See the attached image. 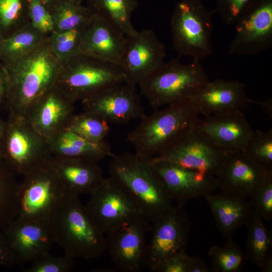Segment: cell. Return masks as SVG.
<instances>
[{"mask_svg": "<svg viewBox=\"0 0 272 272\" xmlns=\"http://www.w3.org/2000/svg\"><path fill=\"white\" fill-rule=\"evenodd\" d=\"M188 100L206 117L240 110L250 101L243 82L223 79L209 81Z\"/></svg>", "mask_w": 272, "mask_h": 272, "instance_id": "cell-22", "label": "cell"}, {"mask_svg": "<svg viewBox=\"0 0 272 272\" xmlns=\"http://www.w3.org/2000/svg\"><path fill=\"white\" fill-rule=\"evenodd\" d=\"M30 22L28 0H0V33L4 38Z\"/></svg>", "mask_w": 272, "mask_h": 272, "instance_id": "cell-34", "label": "cell"}, {"mask_svg": "<svg viewBox=\"0 0 272 272\" xmlns=\"http://www.w3.org/2000/svg\"><path fill=\"white\" fill-rule=\"evenodd\" d=\"M199 112L188 101L145 115L127 134L126 141L141 159L148 161L162 154L182 135L194 128Z\"/></svg>", "mask_w": 272, "mask_h": 272, "instance_id": "cell-2", "label": "cell"}, {"mask_svg": "<svg viewBox=\"0 0 272 272\" xmlns=\"http://www.w3.org/2000/svg\"><path fill=\"white\" fill-rule=\"evenodd\" d=\"M15 174L0 158V233L17 217L19 182Z\"/></svg>", "mask_w": 272, "mask_h": 272, "instance_id": "cell-30", "label": "cell"}, {"mask_svg": "<svg viewBox=\"0 0 272 272\" xmlns=\"http://www.w3.org/2000/svg\"><path fill=\"white\" fill-rule=\"evenodd\" d=\"M148 222L141 216L105 234L106 249L116 270L138 272L145 267Z\"/></svg>", "mask_w": 272, "mask_h": 272, "instance_id": "cell-14", "label": "cell"}, {"mask_svg": "<svg viewBox=\"0 0 272 272\" xmlns=\"http://www.w3.org/2000/svg\"><path fill=\"white\" fill-rule=\"evenodd\" d=\"M228 54L253 55L272 47V0H257L235 23Z\"/></svg>", "mask_w": 272, "mask_h": 272, "instance_id": "cell-15", "label": "cell"}, {"mask_svg": "<svg viewBox=\"0 0 272 272\" xmlns=\"http://www.w3.org/2000/svg\"><path fill=\"white\" fill-rule=\"evenodd\" d=\"M166 49L151 29L126 36L120 63L126 83L138 86L165 62Z\"/></svg>", "mask_w": 272, "mask_h": 272, "instance_id": "cell-16", "label": "cell"}, {"mask_svg": "<svg viewBox=\"0 0 272 272\" xmlns=\"http://www.w3.org/2000/svg\"><path fill=\"white\" fill-rule=\"evenodd\" d=\"M48 37L29 23L3 39L0 62H9L25 55L40 45Z\"/></svg>", "mask_w": 272, "mask_h": 272, "instance_id": "cell-29", "label": "cell"}, {"mask_svg": "<svg viewBox=\"0 0 272 272\" xmlns=\"http://www.w3.org/2000/svg\"><path fill=\"white\" fill-rule=\"evenodd\" d=\"M245 225L247 229V261L260 267L272 260V231L264 226L261 218L253 209Z\"/></svg>", "mask_w": 272, "mask_h": 272, "instance_id": "cell-27", "label": "cell"}, {"mask_svg": "<svg viewBox=\"0 0 272 272\" xmlns=\"http://www.w3.org/2000/svg\"><path fill=\"white\" fill-rule=\"evenodd\" d=\"M190 260L186 251L179 252L165 260L157 272H188Z\"/></svg>", "mask_w": 272, "mask_h": 272, "instance_id": "cell-41", "label": "cell"}, {"mask_svg": "<svg viewBox=\"0 0 272 272\" xmlns=\"http://www.w3.org/2000/svg\"><path fill=\"white\" fill-rule=\"evenodd\" d=\"M270 171L242 151H230L216 175L218 187L222 192L246 198Z\"/></svg>", "mask_w": 272, "mask_h": 272, "instance_id": "cell-19", "label": "cell"}, {"mask_svg": "<svg viewBox=\"0 0 272 272\" xmlns=\"http://www.w3.org/2000/svg\"><path fill=\"white\" fill-rule=\"evenodd\" d=\"M172 200L183 207L190 199L211 193L218 188L215 176L184 168L172 163L150 159Z\"/></svg>", "mask_w": 272, "mask_h": 272, "instance_id": "cell-18", "label": "cell"}, {"mask_svg": "<svg viewBox=\"0 0 272 272\" xmlns=\"http://www.w3.org/2000/svg\"><path fill=\"white\" fill-rule=\"evenodd\" d=\"M75 259L64 254L54 256L50 254L31 263V265L23 269L24 272H67L74 266Z\"/></svg>", "mask_w": 272, "mask_h": 272, "instance_id": "cell-38", "label": "cell"}, {"mask_svg": "<svg viewBox=\"0 0 272 272\" xmlns=\"http://www.w3.org/2000/svg\"><path fill=\"white\" fill-rule=\"evenodd\" d=\"M51 162L61 183L71 195H90L104 178L97 162L51 156Z\"/></svg>", "mask_w": 272, "mask_h": 272, "instance_id": "cell-24", "label": "cell"}, {"mask_svg": "<svg viewBox=\"0 0 272 272\" xmlns=\"http://www.w3.org/2000/svg\"><path fill=\"white\" fill-rule=\"evenodd\" d=\"M23 177L17 191V218L49 222L73 195L61 183L52 166L51 157Z\"/></svg>", "mask_w": 272, "mask_h": 272, "instance_id": "cell-6", "label": "cell"}, {"mask_svg": "<svg viewBox=\"0 0 272 272\" xmlns=\"http://www.w3.org/2000/svg\"><path fill=\"white\" fill-rule=\"evenodd\" d=\"M6 123H5L0 118V144L3 140L5 132Z\"/></svg>", "mask_w": 272, "mask_h": 272, "instance_id": "cell-47", "label": "cell"}, {"mask_svg": "<svg viewBox=\"0 0 272 272\" xmlns=\"http://www.w3.org/2000/svg\"><path fill=\"white\" fill-rule=\"evenodd\" d=\"M86 6L119 29L126 36L134 34L131 18L138 5V0H86Z\"/></svg>", "mask_w": 272, "mask_h": 272, "instance_id": "cell-28", "label": "cell"}, {"mask_svg": "<svg viewBox=\"0 0 272 272\" xmlns=\"http://www.w3.org/2000/svg\"><path fill=\"white\" fill-rule=\"evenodd\" d=\"M54 242L74 259L100 256L106 250L104 233L95 223L79 196L71 195L50 221Z\"/></svg>", "mask_w": 272, "mask_h": 272, "instance_id": "cell-4", "label": "cell"}, {"mask_svg": "<svg viewBox=\"0 0 272 272\" xmlns=\"http://www.w3.org/2000/svg\"><path fill=\"white\" fill-rule=\"evenodd\" d=\"M108 168L110 177L133 197L149 222L157 220L173 207L166 187L147 161L126 152L112 157Z\"/></svg>", "mask_w": 272, "mask_h": 272, "instance_id": "cell-3", "label": "cell"}, {"mask_svg": "<svg viewBox=\"0 0 272 272\" xmlns=\"http://www.w3.org/2000/svg\"><path fill=\"white\" fill-rule=\"evenodd\" d=\"M75 103L55 87L41 95L24 116L46 140L65 128L75 114Z\"/></svg>", "mask_w": 272, "mask_h": 272, "instance_id": "cell-21", "label": "cell"}, {"mask_svg": "<svg viewBox=\"0 0 272 272\" xmlns=\"http://www.w3.org/2000/svg\"><path fill=\"white\" fill-rule=\"evenodd\" d=\"M84 25L68 31H53L49 35V46L60 62L80 53Z\"/></svg>", "mask_w": 272, "mask_h": 272, "instance_id": "cell-35", "label": "cell"}, {"mask_svg": "<svg viewBox=\"0 0 272 272\" xmlns=\"http://www.w3.org/2000/svg\"><path fill=\"white\" fill-rule=\"evenodd\" d=\"M191 223L187 212L176 205L162 217L152 222L151 236L147 245L146 266L157 272L168 258L186 251Z\"/></svg>", "mask_w": 272, "mask_h": 272, "instance_id": "cell-11", "label": "cell"}, {"mask_svg": "<svg viewBox=\"0 0 272 272\" xmlns=\"http://www.w3.org/2000/svg\"><path fill=\"white\" fill-rule=\"evenodd\" d=\"M70 1H71L72 2L79 3V4H82L83 2L85 0H70Z\"/></svg>", "mask_w": 272, "mask_h": 272, "instance_id": "cell-48", "label": "cell"}, {"mask_svg": "<svg viewBox=\"0 0 272 272\" xmlns=\"http://www.w3.org/2000/svg\"><path fill=\"white\" fill-rule=\"evenodd\" d=\"M51 157L47 140L24 116L10 113L0 144V158L24 175Z\"/></svg>", "mask_w": 272, "mask_h": 272, "instance_id": "cell-9", "label": "cell"}, {"mask_svg": "<svg viewBox=\"0 0 272 272\" xmlns=\"http://www.w3.org/2000/svg\"><path fill=\"white\" fill-rule=\"evenodd\" d=\"M61 62L54 87L75 103L107 86L125 82L120 66L82 53Z\"/></svg>", "mask_w": 272, "mask_h": 272, "instance_id": "cell-8", "label": "cell"}, {"mask_svg": "<svg viewBox=\"0 0 272 272\" xmlns=\"http://www.w3.org/2000/svg\"><path fill=\"white\" fill-rule=\"evenodd\" d=\"M251 103L258 104L261 106V107L264 109L265 111L271 118L272 116V100L271 99H268L267 101L264 102H260L255 101L252 100L250 101Z\"/></svg>", "mask_w": 272, "mask_h": 272, "instance_id": "cell-45", "label": "cell"}, {"mask_svg": "<svg viewBox=\"0 0 272 272\" xmlns=\"http://www.w3.org/2000/svg\"><path fill=\"white\" fill-rule=\"evenodd\" d=\"M215 13L206 8L202 0L177 2L170 27L173 48L180 56H189L200 61L212 53V16Z\"/></svg>", "mask_w": 272, "mask_h": 272, "instance_id": "cell-7", "label": "cell"}, {"mask_svg": "<svg viewBox=\"0 0 272 272\" xmlns=\"http://www.w3.org/2000/svg\"><path fill=\"white\" fill-rule=\"evenodd\" d=\"M126 37L106 20L92 14L83 26L80 53L120 66Z\"/></svg>", "mask_w": 272, "mask_h": 272, "instance_id": "cell-20", "label": "cell"}, {"mask_svg": "<svg viewBox=\"0 0 272 272\" xmlns=\"http://www.w3.org/2000/svg\"><path fill=\"white\" fill-rule=\"evenodd\" d=\"M211 257V270L214 272H239L247 261L245 253L233 240L227 238L223 247L212 246L208 251Z\"/></svg>", "mask_w": 272, "mask_h": 272, "instance_id": "cell-32", "label": "cell"}, {"mask_svg": "<svg viewBox=\"0 0 272 272\" xmlns=\"http://www.w3.org/2000/svg\"><path fill=\"white\" fill-rule=\"evenodd\" d=\"M3 39H4V38H3V36L2 35V34L0 33V50H1V45H2V43Z\"/></svg>", "mask_w": 272, "mask_h": 272, "instance_id": "cell-49", "label": "cell"}, {"mask_svg": "<svg viewBox=\"0 0 272 272\" xmlns=\"http://www.w3.org/2000/svg\"><path fill=\"white\" fill-rule=\"evenodd\" d=\"M197 128L217 147L242 151L253 130L240 110L199 119Z\"/></svg>", "mask_w": 272, "mask_h": 272, "instance_id": "cell-23", "label": "cell"}, {"mask_svg": "<svg viewBox=\"0 0 272 272\" xmlns=\"http://www.w3.org/2000/svg\"><path fill=\"white\" fill-rule=\"evenodd\" d=\"M1 233L17 264L32 263L47 255L55 243L50 222L16 218Z\"/></svg>", "mask_w": 272, "mask_h": 272, "instance_id": "cell-17", "label": "cell"}, {"mask_svg": "<svg viewBox=\"0 0 272 272\" xmlns=\"http://www.w3.org/2000/svg\"><path fill=\"white\" fill-rule=\"evenodd\" d=\"M81 101L84 111L109 123L126 124L146 115L136 86L125 82L107 86Z\"/></svg>", "mask_w": 272, "mask_h": 272, "instance_id": "cell-13", "label": "cell"}, {"mask_svg": "<svg viewBox=\"0 0 272 272\" xmlns=\"http://www.w3.org/2000/svg\"><path fill=\"white\" fill-rule=\"evenodd\" d=\"M212 271L210 267L199 256L190 257L188 272H210Z\"/></svg>", "mask_w": 272, "mask_h": 272, "instance_id": "cell-43", "label": "cell"}, {"mask_svg": "<svg viewBox=\"0 0 272 272\" xmlns=\"http://www.w3.org/2000/svg\"><path fill=\"white\" fill-rule=\"evenodd\" d=\"M242 151L266 169L272 170V130H253Z\"/></svg>", "mask_w": 272, "mask_h": 272, "instance_id": "cell-36", "label": "cell"}, {"mask_svg": "<svg viewBox=\"0 0 272 272\" xmlns=\"http://www.w3.org/2000/svg\"><path fill=\"white\" fill-rule=\"evenodd\" d=\"M47 142L50 155L54 158L98 162L106 157L114 155L106 141L93 143L66 128L56 132L47 139Z\"/></svg>", "mask_w": 272, "mask_h": 272, "instance_id": "cell-25", "label": "cell"}, {"mask_svg": "<svg viewBox=\"0 0 272 272\" xmlns=\"http://www.w3.org/2000/svg\"><path fill=\"white\" fill-rule=\"evenodd\" d=\"M90 195L86 208L105 235L143 216L133 197L111 177L104 178Z\"/></svg>", "mask_w": 272, "mask_h": 272, "instance_id": "cell-10", "label": "cell"}, {"mask_svg": "<svg viewBox=\"0 0 272 272\" xmlns=\"http://www.w3.org/2000/svg\"><path fill=\"white\" fill-rule=\"evenodd\" d=\"M2 64L8 83L5 104L10 113L24 117L32 104L54 87L61 62L52 51L48 37L29 53Z\"/></svg>", "mask_w": 272, "mask_h": 272, "instance_id": "cell-1", "label": "cell"}, {"mask_svg": "<svg viewBox=\"0 0 272 272\" xmlns=\"http://www.w3.org/2000/svg\"><path fill=\"white\" fill-rule=\"evenodd\" d=\"M8 83L5 70L0 62V104L5 103L7 95Z\"/></svg>", "mask_w": 272, "mask_h": 272, "instance_id": "cell-44", "label": "cell"}, {"mask_svg": "<svg viewBox=\"0 0 272 272\" xmlns=\"http://www.w3.org/2000/svg\"><path fill=\"white\" fill-rule=\"evenodd\" d=\"M16 264V261L0 233V265L11 267Z\"/></svg>", "mask_w": 272, "mask_h": 272, "instance_id": "cell-42", "label": "cell"}, {"mask_svg": "<svg viewBox=\"0 0 272 272\" xmlns=\"http://www.w3.org/2000/svg\"><path fill=\"white\" fill-rule=\"evenodd\" d=\"M65 128L95 143L105 141L110 129L109 123L106 121L84 111L80 113L74 114Z\"/></svg>", "mask_w": 272, "mask_h": 272, "instance_id": "cell-33", "label": "cell"}, {"mask_svg": "<svg viewBox=\"0 0 272 272\" xmlns=\"http://www.w3.org/2000/svg\"><path fill=\"white\" fill-rule=\"evenodd\" d=\"M209 81L200 61L188 64L178 58L164 62L138 85L154 110L188 101Z\"/></svg>", "mask_w": 272, "mask_h": 272, "instance_id": "cell-5", "label": "cell"}, {"mask_svg": "<svg viewBox=\"0 0 272 272\" xmlns=\"http://www.w3.org/2000/svg\"><path fill=\"white\" fill-rule=\"evenodd\" d=\"M61 0H41L50 11Z\"/></svg>", "mask_w": 272, "mask_h": 272, "instance_id": "cell-46", "label": "cell"}, {"mask_svg": "<svg viewBox=\"0 0 272 272\" xmlns=\"http://www.w3.org/2000/svg\"><path fill=\"white\" fill-rule=\"evenodd\" d=\"M228 151L214 145L196 126L162 154L150 159L168 161L216 176Z\"/></svg>", "mask_w": 272, "mask_h": 272, "instance_id": "cell-12", "label": "cell"}, {"mask_svg": "<svg viewBox=\"0 0 272 272\" xmlns=\"http://www.w3.org/2000/svg\"><path fill=\"white\" fill-rule=\"evenodd\" d=\"M257 0H216V13L228 25H235Z\"/></svg>", "mask_w": 272, "mask_h": 272, "instance_id": "cell-39", "label": "cell"}, {"mask_svg": "<svg viewBox=\"0 0 272 272\" xmlns=\"http://www.w3.org/2000/svg\"><path fill=\"white\" fill-rule=\"evenodd\" d=\"M54 32L70 30L85 25L92 13L86 6L61 0L51 10Z\"/></svg>", "mask_w": 272, "mask_h": 272, "instance_id": "cell-31", "label": "cell"}, {"mask_svg": "<svg viewBox=\"0 0 272 272\" xmlns=\"http://www.w3.org/2000/svg\"><path fill=\"white\" fill-rule=\"evenodd\" d=\"M28 3L31 23L42 33L49 36L53 31L50 11L41 0H28Z\"/></svg>", "mask_w": 272, "mask_h": 272, "instance_id": "cell-40", "label": "cell"}, {"mask_svg": "<svg viewBox=\"0 0 272 272\" xmlns=\"http://www.w3.org/2000/svg\"><path fill=\"white\" fill-rule=\"evenodd\" d=\"M251 208L262 218L272 219V171L255 188L249 196Z\"/></svg>", "mask_w": 272, "mask_h": 272, "instance_id": "cell-37", "label": "cell"}, {"mask_svg": "<svg viewBox=\"0 0 272 272\" xmlns=\"http://www.w3.org/2000/svg\"><path fill=\"white\" fill-rule=\"evenodd\" d=\"M220 233L227 238L245 225L252 208L246 198L225 192L204 195Z\"/></svg>", "mask_w": 272, "mask_h": 272, "instance_id": "cell-26", "label": "cell"}]
</instances>
